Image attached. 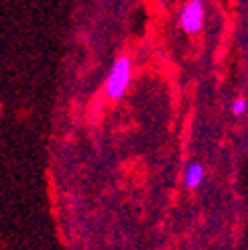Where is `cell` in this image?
<instances>
[{
	"instance_id": "1",
	"label": "cell",
	"mask_w": 248,
	"mask_h": 250,
	"mask_svg": "<svg viewBox=\"0 0 248 250\" xmlns=\"http://www.w3.org/2000/svg\"><path fill=\"white\" fill-rule=\"evenodd\" d=\"M130 83V59L128 57H118L114 61L112 69L108 73L106 82V94L110 100H118L124 96L126 87Z\"/></svg>"
},
{
	"instance_id": "2",
	"label": "cell",
	"mask_w": 248,
	"mask_h": 250,
	"mask_svg": "<svg viewBox=\"0 0 248 250\" xmlns=\"http://www.w3.org/2000/svg\"><path fill=\"white\" fill-rule=\"evenodd\" d=\"M206 8L202 0H189L181 10V27L185 33H200L204 27Z\"/></svg>"
},
{
	"instance_id": "3",
	"label": "cell",
	"mask_w": 248,
	"mask_h": 250,
	"mask_svg": "<svg viewBox=\"0 0 248 250\" xmlns=\"http://www.w3.org/2000/svg\"><path fill=\"white\" fill-rule=\"evenodd\" d=\"M204 175H206V171L200 163H191L187 169H185V185H187L189 189H195V187L202 185Z\"/></svg>"
},
{
	"instance_id": "4",
	"label": "cell",
	"mask_w": 248,
	"mask_h": 250,
	"mask_svg": "<svg viewBox=\"0 0 248 250\" xmlns=\"http://www.w3.org/2000/svg\"><path fill=\"white\" fill-rule=\"evenodd\" d=\"M246 108H248V102H246L244 98H238L236 102L232 104V114H234V116H242L244 112H246Z\"/></svg>"
}]
</instances>
